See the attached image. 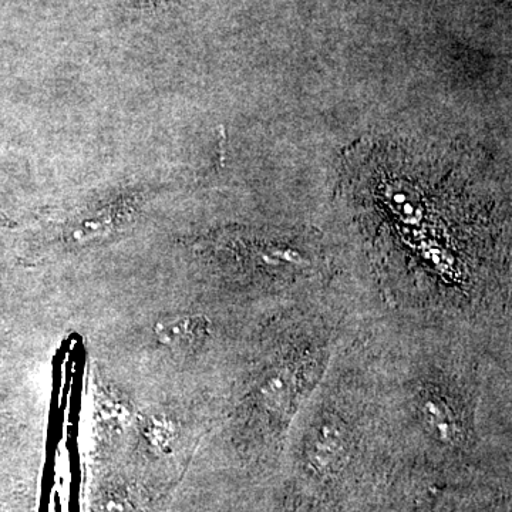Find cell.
<instances>
[{
	"mask_svg": "<svg viewBox=\"0 0 512 512\" xmlns=\"http://www.w3.org/2000/svg\"><path fill=\"white\" fill-rule=\"evenodd\" d=\"M207 335V320L197 316H168L153 325V338L163 349L187 352Z\"/></svg>",
	"mask_w": 512,
	"mask_h": 512,
	"instance_id": "1",
	"label": "cell"
}]
</instances>
